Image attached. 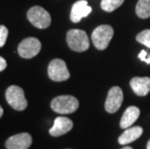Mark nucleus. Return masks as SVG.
<instances>
[{
  "mask_svg": "<svg viewBox=\"0 0 150 149\" xmlns=\"http://www.w3.org/2000/svg\"><path fill=\"white\" fill-rule=\"evenodd\" d=\"M67 44L70 49L76 52H85L89 49V39L85 31L81 29H71L67 33Z\"/></svg>",
  "mask_w": 150,
  "mask_h": 149,
  "instance_id": "2",
  "label": "nucleus"
},
{
  "mask_svg": "<svg viewBox=\"0 0 150 149\" xmlns=\"http://www.w3.org/2000/svg\"><path fill=\"white\" fill-rule=\"evenodd\" d=\"M92 12V8L88 6L86 0L76 1L72 7L71 10V20L73 23H79L83 18H86Z\"/></svg>",
  "mask_w": 150,
  "mask_h": 149,
  "instance_id": "11",
  "label": "nucleus"
},
{
  "mask_svg": "<svg viewBox=\"0 0 150 149\" xmlns=\"http://www.w3.org/2000/svg\"><path fill=\"white\" fill-rule=\"evenodd\" d=\"M136 13L140 18L150 17V0H139L136 6Z\"/></svg>",
  "mask_w": 150,
  "mask_h": 149,
  "instance_id": "15",
  "label": "nucleus"
},
{
  "mask_svg": "<svg viewBox=\"0 0 150 149\" xmlns=\"http://www.w3.org/2000/svg\"><path fill=\"white\" fill-rule=\"evenodd\" d=\"M6 67H7V62H6V60L2 56H0V72L4 71Z\"/></svg>",
  "mask_w": 150,
  "mask_h": 149,
  "instance_id": "20",
  "label": "nucleus"
},
{
  "mask_svg": "<svg viewBox=\"0 0 150 149\" xmlns=\"http://www.w3.org/2000/svg\"><path fill=\"white\" fill-rule=\"evenodd\" d=\"M130 85L138 96H146L150 92V78L135 77L130 81Z\"/></svg>",
  "mask_w": 150,
  "mask_h": 149,
  "instance_id": "12",
  "label": "nucleus"
},
{
  "mask_svg": "<svg viewBox=\"0 0 150 149\" xmlns=\"http://www.w3.org/2000/svg\"><path fill=\"white\" fill-rule=\"evenodd\" d=\"M8 104L16 110H23L27 107V101L25 99L22 88L17 85H11L5 93Z\"/></svg>",
  "mask_w": 150,
  "mask_h": 149,
  "instance_id": "5",
  "label": "nucleus"
},
{
  "mask_svg": "<svg viewBox=\"0 0 150 149\" xmlns=\"http://www.w3.org/2000/svg\"><path fill=\"white\" fill-rule=\"evenodd\" d=\"M27 18L31 24H33L35 27L39 29L47 28L52 23L50 13L40 6H34L30 8L27 12Z\"/></svg>",
  "mask_w": 150,
  "mask_h": 149,
  "instance_id": "4",
  "label": "nucleus"
},
{
  "mask_svg": "<svg viewBox=\"0 0 150 149\" xmlns=\"http://www.w3.org/2000/svg\"><path fill=\"white\" fill-rule=\"evenodd\" d=\"M47 74L50 80L58 82L67 81L70 78V73L65 61L58 58L50 61L47 67Z\"/></svg>",
  "mask_w": 150,
  "mask_h": 149,
  "instance_id": "6",
  "label": "nucleus"
},
{
  "mask_svg": "<svg viewBox=\"0 0 150 149\" xmlns=\"http://www.w3.org/2000/svg\"><path fill=\"white\" fill-rule=\"evenodd\" d=\"M136 39L139 43L142 44L147 47H150V29H146L139 32L137 35Z\"/></svg>",
  "mask_w": 150,
  "mask_h": 149,
  "instance_id": "17",
  "label": "nucleus"
},
{
  "mask_svg": "<svg viewBox=\"0 0 150 149\" xmlns=\"http://www.w3.org/2000/svg\"><path fill=\"white\" fill-rule=\"evenodd\" d=\"M124 0H102L101 8L104 11L110 13L114 10H116L118 7H120L123 4Z\"/></svg>",
  "mask_w": 150,
  "mask_h": 149,
  "instance_id": "16",
  "label": "nucleus"
},
{
  "mask_svg": "<svg viewBox=\"0 0 150 149\" xmlns=\"http://www.w3.org/2000/svg\"><path fill=\"white\" fill-rule=\"evenodd\" d=\"M8 38V29L4 25H0V47L5 45Z\"/></svg>",
  "mask_w": 150,
  "mask_h": 149,
  "instance_id": "18",
  "label": "nucleus"
},
{
  "mask_svg": "<svg viewBox=\"0 0 150 149\" xmlns=\"http://www.w3.org/2000/svg\"><path fill=\"white\" fill-rule=\"evenodd\" d=\"M73 121L65 116H58L54 120L53 126L50 129V134L52 137H60L67 134L73 129Z\"/></svg>",
  "mask_w": 150,
  "mask_h": 149,
  "instance_id": "10",
  "label": "nucleus"
},
{
  "mask_svg": "<svg viewBox=\"0 0 150 149\" xmlns=\"http://www.w3.org/2000/svg\"><path fill=\"white\" fill-rule=\"evenodd\" d=\"M139 58L140 60H142V61L146 62L147 64H150V54H148V53L146 52V50H142V52H139Z\"/></svg>",
  "mask_w": 150,
  "mask_h": 149,
  "instance_id": "19",
  "label": "nucleus"
},
{
  "mask_svg": "<svg viewBox=\"0 0 150 149\" xmlns=\"http://www.w3.org/2000/svg\"><path fill=\"white\" fill-rule=\"evenodd\" d=\"M113 36V28L110 25L103 24L96 27L91 35L95 47L99 50L106 49Z\"/></svg>",
  "mask_w": 150,
  "mask_h": 149,
  "instance_id": "3",
  "label": "nucleus"
},
{
  "mask_svg": "<svg viewBox=\"0 0 150 149\" xmlns=\"http://www.w3.org/2000/svg\"><path fill=\"white\" fill-rule=\"evenodd\" d=\"M79 106L78 99L71 95L57 96L50 103L52 110L59 114H69L75 112L79 109Z\"/></svg>",
  "mask_w": 150,
  "mask_h": 149,
  "instance_id": "1",
  "label": "nucleus"
},
{
  "mask_svg": "<svg viewBox=\"0 0 150 149\" xmlns=\"http://www.w3.org/2000/svg\"><path fill=\"white\" fill-rule=\"evenodd\" d=\"M146 148H147V149H150V139H149L148 142H147V145H146Z\"/></svg>",
  "mask_w": 150,
  "mask_h": 149,
  "instance_id": "22",
  "label": "nucleus"
},
{
  "mask_svg": "<svg viewBox=\"0 0 150 149\" xmlns=\"http://www.w3.org/2000/svg\"><path fill=\"white\" fill-rule=\"evenodd\" d=\"M123 102V91L119 86L111 87L108 93L105 109L108 113H114L120 109Z\"/></svg>",
  "mask_w": 150,
  "mask_h": 149,
  "instance_id": "8",
  "label": "nucleus"
},
{
  "mask_svg": "<svg viewBox=\"0 0 150 149\" xmlns=\"http://www.w3.org/2000/svg\"><path fill=\"white\" fill-rule=\"evenodd\" d=\"M142 133L143 129L139 126H135L132 127V128L125 129V131L122 133V135L118 138V142L121 145H127L128 143H131L134 141L138 139L142 135Z\"/></svg>",
  "mask_w": 150,
  "mask_h": 149,
  "instance_id": "14",
  "label": "nucleus"
},
{
  "mask_svg": "<svg viewBox=\"0 0 150 149\" xmlns=\"http://www.w3.org/2000/svg\"><path fill=\"white\" fill-rule=\"evenodd\" d=\"M121 149H134V148L130 147V146H125V147H123V148H121Z\"/></svg>",
  "mask_w": 150,
  "mask_h": 149,
  "instance_id": "23",
  "label": "nucleus"
},
{
  "mask_svg": "<svg viewBox=\"0 0 150 149\" xmlns=\"http://www.w3.org/2000/svg\"><path fill=\"white\" fill-rule=\"evenodd\" d=\"M2 115H3V109H2L1 106H0V117H2Z\"/></svg>",
  "mask_w": 150,
  "mask_h": 149,
  "instance_id": "21",
  "label": "nucleus"
},
{
  "mask_svg": "<svg viewBox=\"0 0 150 149\" xmlns=\"http://www.w3.org/2000/svg\"><path fill=\"white\" fill-rule=\"evenodd\" d=\"M139 109L135 106H131L127 107V109L124 112L122 117L120 120V128L128 129L138 120L139 116Z\"/></svg>",
  "mask_w": 150,
  "mask_h": 149,
  "instance_id": "13",
  "label": "nucleus"
},
{
  "mask_svg": "<svg viewBox=\"0 0 150 149\" xmlns=\"http://www.w3.org/2000/svg\"><path fill=\"white\" fill-rule=\"evenodd\" d=\"M32 144V137L28 133L12 136L5 142V147L7 149H28Z\"/></svg>",
  "mask_w": 150,
  "mask_h": 149,
  "instance_id": "9",
  "label": "nucleus"
},
{
  "mask_svg": "<svg viewBox=\"0 0 150 149\" xmlns=\"http://www.w3.org/2000/svg\"><path fill=\"white\" fill-rule=\"evenodd\" d=\"M42 49L41 42L37 38L30 37L22 40L18 47V52L22 58H32L40 52Z\"/></svg>",
  "mask_w": 150,
  "mask_h": 149,
  "instance_id": "7",
  "label": "nucleus"
}]
</instances>
